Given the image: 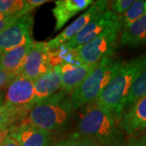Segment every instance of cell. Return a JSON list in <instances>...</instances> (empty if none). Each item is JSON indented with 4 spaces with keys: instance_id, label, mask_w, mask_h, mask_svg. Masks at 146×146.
I'll return each instance as SVG.
<instances>
[{
    "instance_id": "15",
    "label": "cell",
    "mask_w": 146,
    "mask_h": 146,
    "mask_svg": "<svg viewBox=\"0 0 146 146\" xmlns=\"http://www.w3.org/2000/svg\"><path fill=\"white\" fill-rule=\"evenodd\" d=\"M62 75L59 66L53 67L50 71L33 81L36 102L46 99L61 89Z\"/></svg>"
},
{
    "instance_id": "22",
    "label": "cell",
    "mask_w": 146,
    "mask_h": 146,
    "mask_svg": "<svg viewBox=\"0 0 146 146\" xmlns=\"http://www.w3.org/2000/svg\"><path fill=\"white\" fill-rule=\"evenodd\" d=\"M17 121H21L17 115L4 105L0 106V128H10Z\"/></svg>"
},
{
    "instance_id": "30",
    "label": "cell",
    "mask_w": 146,
    "mask_h": 146,
    "mask_svg": "<svg viewBox=\"0 0 146 146\" xmlns=\"http://www.w3.org/2000/svg\"><path fill=\"white\" fill-rule=\"evenodd\" d=\"M3 104V97L2 94L0 93V106Z\"/></svg>"
},
{
    "instance_id": "16",
    "label": "cell",
    "mask_w": 146,
    "mask_h": 146,
    "mask_svg": "<svg viewBox=\"0 0 146 146\" xmlns=\"http://www.w3.org/2000/svg\"><path fill=\"white\" fill-rule=\"evenodd\" d=\"M146 44V15L121 30L119 45L121 46L136 47Z\"/></svg>"
},
{
    "instance_id": "23",
    "label": "cell",
    "mask_w": 146,
    "mask_h": 146,
    "mask_svg": "<svg viewBox=\"0 0 146 146\" xmlns=\"http://www.w3.org/2000/svg\"><path fill=\"white\" fill-rule=\"evenodd\" d=\"M134 3V0H115L109 2L108 10L112 11L116 16L124 14L127 10Z\"/></svg>"
},
{
    "instance_id": "24",
    "label": "cell",
    "mask_w": 146,
    "mask_h": 146,
    "mask_svg": "<svg viewBox=\"0 0 146 146\" xmlns=\"http://www.w3.org/2000/svg\"><path fill=\"white\" fill-rule=\"evenodd\" d=\"M24 13H13V14H0V32L4 30L8 26L11 25L18 19L25 16Z\"/></svg>"
},
{
    "instance_id": "17",
    "label": "cell",
    "mask_w": 146,
    "mask_h": 146,
    "mask_svg": "<svg viewBox=\"0 0 146 146\" xmlns=\"http://www.w3.org/2000/svg\"><path fill=\"white\" fill-rule=\"evenodd\" d=\"M34 42L27 43L0 53V69L16 75L25 62L27 54Z\"/></svg>"
},
{
    "instance_id": "21",
    "label": "cell",
    "mask_w": 146,
    "mask_h": 146,
    "mask_svg": "<svg viewBox=\"0 0 146 146\" xmlns=\"http://www.w3.org/2000/svg\"><path fill=\"white\" fill-rule=\"evenodd\" d=\"M54 146H102L98 141L86 136L75 133L63 141H59Z\"/></svg>"
},
{
    "instance_id": "4",
    "label": "cell",
    "mask_w": 146,
    "mask_h": 146,
    "mask_svg": "<svg viewBox=\"0 0 146 146\" xmlns=\"http://www.w3.org/2000/svg\"><path fill=\"white\" fill-rule=\"evenodd\" d=\"M121 26L119 23L110 28L91 42L72 50L66 51L58 49L53 56L58 64L63 61H76L85 64L98 63L104 58L112 57L119 45Z\"/></svg>"
},
{
    "instance_id": "12",
    "label": "cell",
    "mask_w": 146,
    "mask_h": 146,
    "mask_svg": "<svg viewBox=\"0 0 146 146\" xmlns=\"http://www.w3.org/2000/svg\"><path fill=\"white\" fill-rule=\"evenodd\" d=\"M8 135L14 138L20 146H50L52 132L40 129L26 121L9 128Z\"/></svg>"
},
{
    "instance_id": "19",
    "label": "cell",
    "mask_w": 146,
    "mask_h": 146,
    "mask_svg": "<svg viewBox=\"0 0 146 146\" xmlns=\"http://www.w3.org/2000/svg\"><path fill=\"white\" fill-rule=\"evenodd\" d=\"M146 15V0H136L131 5L124 14L119 16L121 30Z\"/></svg>"
},
{
    "instance_id": "6",
    "label": "cell",
    "mask_w": 146,
    "mask_h": 146,
    "mask_svg": "<svg viewBox=\"0 0 146 146\" xmlns=\"http://www.w3.org/2000/svg\"><path fill=\"white\" fill-rule=\"evenodd\" d=\"M3 105L13 111L21 120H25L27 115L36 103L33 81L16 75L6 86Z\"/></svg>"
},
{
    "instance_id": "2",
    "label": "cell",
    "mask_w": 146,
    "mask_h": 146,
    "mask_svg": "<svg viewBox=\"0 0 146 146\" xmlns=\"http://www.w3.org/2000/svg\"><path fill=\"white\" fill-rule=\"evenodd\" d=\"M76 133L94 139L102 146H125L127 142L112 115L94 102L82 110Z\"/></svg>"
},
{
    "instance_id": "27",
    "label": "cell",
    "mask_w": 146,
    "mask_h": 146,
    "mask_svg": "<svg viewBox=\"0 0 146 146\" xmlns=\"http://www.w3.org/2000/svg\"><path fill=\"white\" fill-rule=\"evenodd\" d=\"M125 146H146V145L143 144L136 138H128L127 140Z\"/></svg>"
},
{
    "instance_id": "9",
    "label": "cell",
    "mask_w": 146,
    "mask_h": 146,
    "mask_svg": "<svg viewBox=\"0 0 146 146\" xmlns=\"http://www.w3.org/2000/svg\"><path fill=\"white\" fill-rule=\"evenodd\" d=\"M33 16L29 13L0 32V53L33 42Z\"/></svg>"
},
{
    "instance_id": "3",
    "label": "cell",
    "mask_w": 146,
    "mask_h": 146,
    "mask_svg": "<svg viewBox=\"0 0 146 146\" xmlns=\"http://www.w3.org/2000/svg\"><path fill=\"white\" fill-rule=\"evenodd\" d=\"M75 110L70 95L61 90L36 102L25 120L40 129L52 132L66 127L72 119Z\"/></svg>"
},
{
    "instance_id": "25",
    "label": "cell",
    "mask_w": 146,
    "mask_h": 146,
    "mask_svg": "<svg viewBox=\"0 0 146 146\" xmlns=\"http://www.w3.org/2000/svg\"><path fill=\"white\" fill-rule=\"evenodd\" d=\"M16 75L13 73L7 72L5 71L0 69V89L3 87H6L7 84L14 78Z\"/></svg>"
},
{
    "instance_id": "5",
    "label": "cell",
    "mask_w": 146,
    "mask_h": 146,
    "mask_svg": "<svg viewBox=\"0 0 146 146\" xmlns=\"http://www.w3.org/2000/svg\"><path fill=\"white\" fill-rule=\"evenodd\" d=\"M123 62L113 57L104 58L70 95L73 108L77 110L93 102L102 93L119 70Z\"/></svg>"
},
{
    "instance_id": "11",
    "label": "cell",
    "mask_w": 146,
    "mask_h": 146,
    "mask_svg": "<svg viewBox=\"0 0 146 146\" xmlns=\"http://www.w3.org/2000/svg\"><path fill=\"white\" fill-rule=\"evenodd\" d=\"M119 127L128 138H137L146 130V96L138 99L123 113Z\"/></svg>"
},
{
    "instance_id": "14",
    "label": "cell",
    "mask_w": 146,
    "mask_h": 146,
    "mask_svg": "<svg viewBox=\"0 0 146 146\" xmlns=\"http://www.w3.org/2000/svg\"><path fill=\"white\" fill-rule=\"evenodd\" d=\"M93 0H58L52 9L55 18V31L60 30L70 19L93 4Z\"/></svg>"
},
{
    "instance_id": "10",
    "label": "cell",
    "mask_w": 146,
    "mask_h": 146,
    "mask_svg": "<svg viewBox=\"0 0 146 146\" xmlns=\"http://www.w3.org/2000/svg\"><path fill=\"white\" fill-rule=\"evenodd\" d=\"M108 5L109 1L106 0H98L94 2L93 4L82 15L79 16L76 21H73V23L69 25L57 36L53 38L50 42H46L47 46L50 49V50H57L59 47H61L66 42L73 38L93 19L107 10Z\"/></svg>"
},
{
    "instance_id": "28",
    "label": "cell",
    "mask_w": 146,
    "mask_h": 146,
    "mask_svg": "<svg viewBox=\"0 0 146 146\" xmlns=\"http://www.w3.org/2000/svg\"><path fill=\"white\" fill-rule=\"evenodd\" d=\"M8 132H9V128H0V145H2L6 136L8 135Z\"/></svg>"
},
{
    "instance_id": "20",
    "label": "cell",
    "mask_w": 146,
    "mask_h": 146,
    "mask_svg": "<svg viewBox=\"0 0 146 146\" xmlns=\"http://www.w3.org/2000/svg\"><path fill=\"white\" fill-rule=\"evenodd\" d=\"M144 96H146V65L131 87L130 92L126 101L124 111Z\"/></svg>"
},
{
    "instance_id": "1",
    "label": "cell",
    "mask_w": 146,
    "mask_h": 146,
    "mask_svg": "<svg viewBox=\"0 0 146 146\" xmlns=\"http://www.w3.org/2000/svg\"><path fill=\"white\" fill-rule=\"evenodd\" d=\"M145 65L146 54L123 62L119 70L94 101L98 106L106 110L118 124L125 109L131 87Z\"/></svg>"
},
{
    "instance_id": "7",
    "label": "cell",
    "mask_w": 146,
    "mask_h": 146,
    "mask_svg": "<svg viewBox=\"0 0 146 146\" xmlns=\"http://www.w3.org/2000/svg\"><path fill=\"white\" fill-rule=\"evenodd\" d=\"M119 23V16H116L112 11L107 9L102 14L96 16L84 26L81 31L79 32L73 38L58 49H62L66 51L72 50L77 47L91 42L106 30L115 26Z\"/></svg>"
},
{
    "instance_id": "26",
    "label": "cell",
    "mask_w": 146,
    "mask_h": 146,
    "mask_svg": "<svg viewBox=\"0 0 146 146\" xmlns=\"http://www.w3.org/2000/svg\"><path fill=\"white\" fill-rule=\"evenodd\" d=\"M0 146H20L19 144L17 143V141L12 138L11 136H10L9 135L6 136V138L3 140L2 145Z\"/></svg>"
},
{
    "instance_id": "13",
    "label": "cell",
    "mask_w": 146,
    "mask_h": 146,
    "mask_svg": "<svg viewBox=\"0 0 146 146\" xmlns=\"http://www.w3.org/2000/svg\"><path fill=\"white\" fill-rule=\"evenodd\" d=\"M98 64H85L72 60L61 62L58 64L62 75L61 90L68 94H72Z\"/></svg>"
},
{
    "instance_id": "18",
    "label": "cell",
    "mask_w": 146,
    "mask_h": 146,
    "mask_svg": "<svg viewBox=\"0 0 146 146\" xmlns=\"http://www.w3.org/2000/svg\"><path fill=\"white\" fill-rule=\"evenodd\" d=\"M48 2L46 0H0V14H29Z\"/></svg>"
},
{
    "instance_id": "29",
    "label": "cell",
    "mask_w": 146,
    "mask_h": 146,
    "mask_svg": "<svg viewBox=\"0 0 146 146\" xmlns=\"http://www.w3.org/2000/svg\"><path fill=\"white\" fill-rule=\"evenodd\" d=\"M136 139H138V140L141 141V142H142L143 144L146 145V130L141 134V136H138Z\"/></svg>"
},
{
    "instance_id": "8",
    "label": "cell",
    "mask_w": 146,
    "mask_h": 146,
    "mask_svg": "<svg viewBox=\"0 0 146 146\" xmlns=\"http://www.w3.org/2000/svg\"><path fill=\"white\" fill-rule=\"evenodd\" d=\"M52 68L51 50L46 42H34L16 75L34 81Z\"/></svg>"
}]
</instances>
